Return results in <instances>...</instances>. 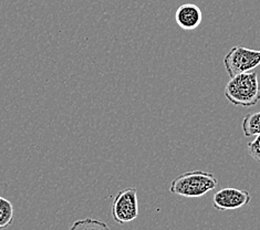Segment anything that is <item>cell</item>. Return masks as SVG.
I'll return each mask as SVG.
<instances>
[{"label": "cell", "mask_w": 260, "mask_h": 230, "mask_svg": "<svg viewBox=\"0 0 260 230\" xmlns=\"http://www.w3.org/2000/svg\"><path fill=\"white\" fill-rule=\"evenodd\" d=\"M224 94L235 107L251 108L260 101V83L258 73L249 71L237 74L225 86Z\"/></svg>", "instance_id": "cell-1"}, {"label": "cell", "mask_w": 260, "mask_h": 230, "mask_svg": "<svg viewBox=\"0 0 260 230\" xmlns=\"http://www.w3.org/2000/svg\"><path fill=\"white\" fill-rule=\"evenodd\" d=\"M217 186L218 179L214 174L204 171H193L184 173L173 180L170 191L173 195L197 198L216 189Z\"/></svg>", "instance_id": "cell-2"}, {"label": "cell", "mask_w": 260, "mask_h": 230, "mask_svg": "<svg viewBox=\"0 0 260 230\" xmlns=\"http://www.w3.org/2000/svg\"><path fill=\"white\" fill-rule=\"evenodd\" d=\"M260 64V50H253L243 46L233 47L224 58V67L231 78L237 74L249 72Z\"/></svg>", "instance_id": "cell-3"}, {"label": "cell", "mask_w": 260, "mask_h": 230, "mask_svg": "<svg viewBox=\"0 0 260 230\" xmlns=\"http://www.w3.org/2000/svg\"><path fill=\"white\" fill-rule=\"evenodd\" d=\"M112 218L120 225H124L138 218L139 216V201L138 191L134 187H127L117 192L112 208Z\"/></svg>", "instance_id": "cell-4"}, {"label": "cell", "mask_w": 260, "mask_h": 230, "mask_svg": "<svg viewBox=\"0 0 260 230\" xmlns=\"http://www.w3.org/2000/svg\"><path fill=\"white\" fill-rule=\"evenodd\" d=\"M250 201L251 195L248 190L226 187L215 192L213 206L217 210H235L248 205Z\"/></svg>", "instance_id": "cell-5"}, {"label": "cell", "mask_w": 260, "mask_h": 230, "mask_svg": "<svg viewBox=\"0 0 260 230\" xmlns=\"http://www.w3.org/2000/svg\"><path fill=\"white\" fill-rule=\"evenodd\" d=\"M175 20L183 30H194L202 23V10L194 4H184L177 8Z\"/></svg>", "instance_id": "cell-6"}, {"label": "cell", "mask_w": 260, "mask_h": 230, "mask_svg": "<svg viewBox=\"0 0 260 230\" xmlns=\"http://www.w3.org/2000/svg\"><path fill=\"white\" fill-rule=\"evenodd\" d=\"M241 128L246 138L260 134V111L246 114L241 122Z\"/></svg>", "instance_id": "cell-7"}, {"label": "cell", "mask_w": 260, "mask_h": 230, "mask_svg": "<svg viewBox=\"0 0 260 230\" xmlns=\"http://www.w3.org/2000/svg\"><path fill=\"white\" fill-rule=\"evenodd\" d=\"M69 230H111L108 223L94 218H85L74 221Z\"/></svg>", "instance_id": "cell-8"}, {"label": "cell", "mask_w": 260, "mask_h": 230, "mask_svg": "<svg viewBox=\"0 0 260 230\" xmlns=\"http://www.w3.org/2000/svg\"><path fill=\"white\" fill-rule=\"evenodd\" d=\"M14 220V206L12 204L0 196V230L7 228Z\"/></svg>", "instance_id": "cell-9"}, {"label": "cell", "mask_w": 260, "mask_h": 230, "mask_svg": "<svg viewBox=\"0 0 260 230\" xmlns=\"http://www.w3.org/2000/svg\"><path fill=\"white\" fill-rule=\"evenodd\" d=\"M247 147H248V154L250 156L255 160L260 161V134L255 135V139L248 143Z\"/></svg>", "instance_id": "cell-10"}]
</instances>
